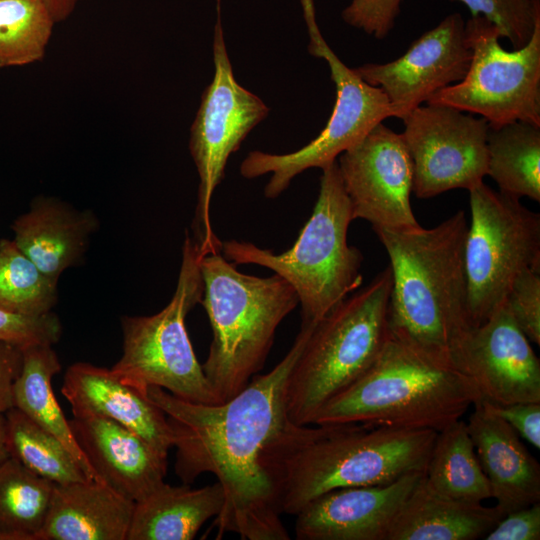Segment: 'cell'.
Masks as SVG:
<instances>
[{
	"label": "cell",
	"instance_id": "f35d334b",
	"mask_svg": "<svg viewBox=\"0 0 540 540\" xmlns=\"http://www.w3.org/2000/svg\"><path fill=\"white\" fill-rule=\"evenodd\" d=\"M55 23L66 20L76 8L80 0H43Z\"/></svg>",
	"mask_w": 540,
	"mask_h": 540
},
{
	"label": "cell",
	"instance_id": "8992f818",
	"mask_svg": "<svg viewBox=\"0 0 540 540\" xmlns=\"http://www.w3.org/2000/svg\"><path fill=\"white\" fill-rule=\"evenodd\" d=\"M321 170L312 214L290 249L275 253L234 239L220 245V253L235 265H259L285 279L298 296L301 324L319 321L363 282V256L347 242L353 216L337 161Z\"/></svg>",
	"mask_w": 540,
	"mask_h": 540
},
{
	"label": "cell",
	"instance_id": "ac0fdd59",
	"mask_svg": "<svg viewBox=\"0 0 540 540\" xmlns=\"http://www.w3.org/2000/svg\"><path fill=\"white\" fill-rule=\"evenodd\" d=\"M69 424L98 479L120 495L137 502L164 482L168 456L132 430L99 416Z\"/></svg>",
	"mask_w": 540,
	"mask_h": 540
},
{
	"label": "cell",
	"instance_id": "277c9868",
	"mask_svg": "<svg viewBox=\"0 0 540 540\" xmlns=\"http://www.w3.org/2000/svg\"><path fill=\"white\" fill-rule=\"evenodd\" d=\"M235 266L220 251L200 259V303L212 330L202 369L219 403L238 394L263 368L278 326L299 305L281 276L248 275Z\"/></svg>",
	"mask_w": 540,
	"mask_h": 540
},
{
	"label": "cell",
	"instance_id": "484cf974",
	"mask_svg": "<svg viewBox=\"0 0 540 540\" xmlns=\"http://www.w3.org/2000/svg\"><path fill=\"white\" fill-rule=\"evenodd\" d=\"M487 175L499 192L540 201V126L513 121L488 127Z\"/></svg>",
	"mask_w": 540,
	"mask_h": 540
},
{
	"label": "cell",
	"instance_id": "d4e9b609",
	"mask_svg": "<svg viewBox=\"0 0 540 540\" xmlns=\"http://www.w3.org/2000/svg\"><path fill=\"white\" fill-rule=\"evenodd\" d=\"M61 363L52 345L22 348V365L13 385L14 407L58 438L73 455L89 479L101 482L78 446L52 387Z\"/></svg>",
	"mask_w": 540,
	"mask_h": 540
},
{
	"label": "cell",
	"instance_id": "d6a6232c",
	"mask_svg": "<svg viewBox=\"0 0 540 540\" xmlns=\"http://www.w3.org/2000/svg\"><path fill=\"white\" fill-rule=\"evenodd\" d=\"M540 271L527 268L511 284L505 305L514 321L529 339L540 344Z\"/></svg>",
	"mask_w": 540,
	"mask_h": 540
},
{
	"label": "cell",
	"instance_id": "5bb4252c",
	"mask_svg": "<svg viewBox=\"0 0 540 540\" xmlns=\"http://www.w3.org/2000/svg\"><path fill=\"white\" fill-rule=\"evenodd\" d=\"M337 165L353 220H366L373 230L420 226L410 202L413 163L401 133L380 122L341 153Z\"/></svg>",
	"mask_w": 540,
	"mask_h": 540
},
{
	"label": "cell",
	"instance_id": "44dd1931",
	"mask_svg": "<svg viewBox=\"0 0 540 540\" xmlns=\"http://www.w3.org/2000/svg\"><path fill=\"white\" fill-rule=\"evenodd\" d=\"M135 502L106 484H55L39 540H126Z\"/></svg>",
	"mask_w": 540,
	"mask_h": 540
},
{
	"label": "cell",
	"instance_id": "7402d4cb",
	"mask_svg": "<svg viewBox=\"0 0 540 540\" xmlns=\"http://www.w3.org/2000/svg\"><path fill=\"white\" fill-rule=\"evenodd\" d=\"M97 220L54 198H37L12 224L18 248L52 281L85 251Z\"/></svg>",
	"mask_w": 540,
	"mask_h": 540
},
{
	"label": "cell",
	"instance_id": "5b68a950",
	"mask_svg": "<svg viewBox=\"0 0 540 540\" xmlns=\"http://www.w3.org/2000/svg\"><path fill=\"white\" fill-rule=\"evenodd\" d=\"M480 399L464 374L390 335L369 369L332 398L313 424L362 423L438 432Z\"/></svg>",
	"mask_w": 540,
	"mask_h": 540
},
{
	"label": "cell",
	"instance_id": "4316f807",
	"mask_svg": "<svg viewBox=\"0 0 540 540\" xmlns=\"http://www.w3.org/2000/svg\"><path fill=\"white\" fill-rule=\"evenodd\" d=\"M424 478L433 490L456 500L482 503L492 498L467 424L461 419L437 432Z\"/></svg>",
	"mask_w": 540,
	"mask_h": 540
},
{
	"label": "cell",
	"instance_id": "8fae6325",
	"mask_svg": "<svg viewBox=\"0 0 540 540\" xmlns=\"http://www.w3.org/2000/svg\"><path fill=\"white\" fill-rule=\"evenodd\" d=\"M216 10L214 76L202 94L189 138V150L199 176L193 239L204 255L220 251L221 240L213 230L210 207L214 191L224 178L228 158L269 113L262 99L235 79L225 45L221 0H216Z\"/></svg>",
	"mask_w": 540,
	"mask_h": 540
},
{
	"label": "cell",
	"instance_id": "30bf717a",
	"mask_svg": "<svg viewBox=\"0 0 540 540\" xmlns=\"http://www.w3.org/2000/svg\"><path fill=\"white\" fill-rule=\"evenodd\" d=\"M301 4L309 32V53L328 63L336 87V100L326 126L307 145L286 154L255 150L242 161L240 173L247 179L271 173L264 188V195L269 199L281 195L305 170L322 169L335 162L341 153L359 142L377 124L393 117L383 91L362 80L323 39L316 23L313 0H301Z\"/></svg>",
	"mask_w": 540,
	"mask_h": 540
},
{
	"label": "cell",
	"instance_id": "d590c367",
	"mask_svg": "<svg viewBox=\"0 0 540 540\" xmlns=\"http://www.w3.org/2000/svg\"><path fill=\"white\" fill-rule=\"evenodd\" d=\"M486 540H539L540 503L509 512L491 529Z\"/></svg>",
	"mask_w": 540,
	"mask_h": 540
},
{
	"label": "cell",
	"instance_id": "cb8c5ba5",
	"mask_svg": "<svg viewBox=\"0 0 540 540\" xmlns=\"http://www.w3.org/2000/svg\"><path fill=\"white\" fill-rule=\"evenodd\" d=\"M224 504L221 485L172 486L165 481L135 502L126 540H192Z\"/></svg>",
	"mask_w": 540,
	"mask_h": 540
},
{
	"label": "cell",
	"instance_id": "52a82bcc",
	"mask_svg": "<svg viewBox=\"0 0 540 540\" xmlns=\"http://www.w3.org/2000/svg\"><path fill=\"white\" fill-rule=\"evenodd\" d=\"M391 285L388 266L314 324L287 381L291 423L313 424L319 411L373 364L391 335Z\"/></svg>",
	"mask_w": 540,
	"mask_h": 540
},
{
	"label": "cell",
	"instance_id": "e0dca14e",
	"mask_svg": "<svg viewBox=\"0 0 540 540\" xmlns=\"http://www.w3.org/2000/svg\"><path fill=\"white\" fill-rule=\"evenodd\" d=\"M424 473H408L387 484L339 488L314 498L295 515L296 539L386 540Z\"/></svg>",
	"mask_w": 540,
	"mask_h": 540
},
{
	"label": "cell",
	"instance_id": "9c48e42d",
	"mask_svg": "<svg viewBox=\"0 0 540 540\" xmlns=\"http://www.w3.org/2000/svg\"><path fill=\"white\" fill-rule=\"evenodd\" d=\"M469 193L464 263L470 328L486 322L504 304L521 271H540V215L483 181Z\"/></svg>",
	"mask_w": 540,
	"mask_h": 540
},
{
	"label": "cell",
	"instance_id": "ffe728a7",
	"mask_svg": "<svg viewBox=\"0 0 540 540\" xmlns=\"http://www.w3.org/2000/svg\"><path fill=\"white\" fill-rule=\"evenodd\" d=\"M467 429L476 456L504 515L540 501V465L519 435L482 399L473 404Z\"/></svg>",
	"mask_w": 540,
	"mask_h": 540
},
{
	"label": "cell",
	"instance_id": "6da1fadb",
	"mask_svg": "<svg viewBox=\"0 0 540 540\" xmlns=\"http://www.w3.org/2000/svg\"><path fill=\"white\" fill-rule=\"evenodd\" d=\"M314 324H301L283 359L222 403H194L157 386L147 388L172 430L177 476L191 484L212 473L223 489L224 504L214 522L218 539L229 532L243 540L290 539L262 458L290 422L287 381Z\"/></svg>",
	"mask_w": 540,
	"mask_h": 540
},
{
	"label": "cell",
	"instance_id": "d6986e66",
	"mask_svg": "<svg viewBox=\"0 0 540 540\" xmlns=\"http://www.w3.org/2000/svg\"><path fill=\"white\" fill-rule=\"evenodd\" d=\"M73 417L99 416L132 430L168 456L173 434L165 413L147 393L120 379L112 370L77 362L67 368L61 388Z\"/></svg>",
	"mask_w": 540,
	"mask_h": 540
},
{
	"label": "cell",
	"instance_id": "603a6c76",
	"mask_svg": "<svg viewBox=\"0 0 540 540\" xmlns=\"http://www.w3.org/2000/svg\"><path fill=\"white\" fill-rule=\"evenodd\" d=\"M503 517L496 506L439 494L423 475L394 518L386 540H475L484 538Z\"/></svg>",
	"mask_w": 540,
	"mask_h": 540
},
{
	"label": "cell",
	"instance_id": "7a4b0ae2",
	"mask_svg": "<svg viewBox=\"0 0 540 540\" xmlns=\"http://www.w3.org/2000/svg\"><path fill=\"white\" fill-rule=\"evenodd\" d=\"M436 436L433 429L289 422L265 449L262 463L280 513L296 515L331 490L425 472Z\"/></svg>",
	"mask_w": 540,
	"mask_h": 540
},
{
	"label": "cell",
	"instance_id": "3957f363",
	"mask_svg": "<svg viewBox=\"0 0 540 540\" xmlns=\"http://www.w3.org/2000/svg\"><path fill=\"white\" fill-rule=\"evenodd\" d=\"M467 230L463 211L430 229L374 230L390 259L391 336L425 358L452 368V350L469 328L464 263Z\"/></svg>",
	"mask_w": 540,
	"mask_h": 540
},
{
	"label": "cell",
	"instance_id": "1f68e13d",
	"mask_svg": "<svg viewBox=\"0 0 540 540\" xmlns=\"http://www.w3.org/2000/svg\"><path fill=\"white\" fill-rule=\"evenodd\" d=\"M465 4L472 16H484L507 38L514 49L525 46L530 40L540 0H451Z\"/></svg>",
	"mask_w": 540,
	"mask_h": 540
},
{
	"label": "cell",
	"instance_id": "9a60e30c",
	"mask_svg": "<svg viewBox=\"0 0 540 540\" xmlns=\"http://www.w3.org/2000/svg\"><path fill=\"white\" fill-rule=\"evenodd\" d=\"M452 366L494 405L540 403V361L505 303L455 344Z\"/></svg>",
	"mask_w": 540,
	"mask_h": 540
},
{
	"label": "cell",
	"instance_id": "ba28073f",
	"mask_svg": "<svg viewBox=\"0 0 540 540\" xmlns=\"http://www.w3.org/2000/svg\"><path fill=\"white\" fill-rule=\"evenodd\" d=\"M202 256L187 233L176 289L167 306L154 315L125 316L121 320L123 352L111 370L141 392L157 386L185 401L219 403L185 326L187 314L203 294Z\"/></svg>",
	"mask_w": 540,
	"mask_h": 540
},
{
	"label": "cell",
	"instance_id": "7c38bea8",
	"mask_svg": "<svg viewBox=\"0 0 540 540\" xmlns=\"http://www.w3.org/2000/svg\"><path fill=\"white\" fill-rule=\"evenodd\" d=\"M465 36L472 50L466 76L426 103L478 114L491 126L513 121L540 126V14L530 40L519 49L502 48L499 30L481 15L465 22Z\"/></svg>",
	"mask_w": 540,
	"mask_h": 540
},
{
	"label": "cell",
	"instance_id": "836d02e7",
	"mask_svg": "<svg viewBox=\"0 0 540 540\" xmlns=\"http://www.w3.org/2000/svg\"><path fill=\"white\" fill-rule=\"evenodd\" d=\"M62 335V325L58 316L48 312L31 316L12 313L0 309V341L19 348L30 345H53Z\"/></svg>",
	"mask_w": 540,
	"mask_h": 540
},
{
	"label": "cell",
	"instance_id": "83f0119b",
	"mask_svg": "<svg viewBox=\"0 0 540 540\" xmlns=\"http://www.w3.org/2000/svg\"><path fill=\"white\" fill-rule=\"evenodd\" d=\"M54 485L11 456L0 465V540H39Z\"/></svg>",
	"mask_w": 540,
	"mask_h": 540
},
{
	"label": "cell",
	"instance_id": "e575fe53",
	"mask_svg": "<svg viewBox=\"0 0 540 540\" xmlns=\"http://www.w3.org/2000/svg\"><path fill=\"white\" fill-rule=\"evenodd\" d=\"M402 1L352 0L342 11V19L376 39H383L393 29Z\"/></svg>",
	"mask_w": 540,
	"mask_h": 540
},
{
	"label": "cell",
	"instance_id": "2e32d148",
	"mask_svg": "<svg viewBox=\"0 0 540 540\" xmlns=\"http://www.w3.org/2000/svg\"><path fill=\"white\" fill-rule=\"evenodd\" d=\"M471 60L465 21L455 12L413 41L399 58L352 69L366 83L383 91L393 117L402 120L439 90L463 80Z\"/></svg>",
	"mask_w": 540,
	"mask_h": 540
},
{
	"label": "cell",
	"instance_id": "74e56055",
	"mask_svg": "<svg viewBox=\"0 0 540 540\" xmlns=\"http://www.w3.org/2000/svg\"><path fill=\"white\" fill-rule=\"evenodd\" d=\"M22 365V349L0 341V413L14 407L13 385Z\"/></svg>",
	"mask_w": 540,
	"mask_h": 540
},
{
	"label": "cell",
	"instance_id": "4fadbf2b",
	"mask_svg": "<svg viewBox=\"0 0 540 540\" xmlns=\"http://www.w3.org/2000/svg\"><path fill=\"white\" fill-rule=\"evenodd\" d=\"M402 121L418 198L457 188L470 190L483 181L487 175L486 119L449 105L426 103Z\"/></svg>",
	"mask_w": 540,
	"mask_h": 540
},
{
	"label": "cell",
	"instance_id": "8d00e7d4",
	"mask_svg": "<svg viewBox=\"0 0 540 540\" xmlns=\"http://www.w3.org/2000/svg\"><path fill=\"white\" fill-rule=\"evenodd\" d=\"M491 412L503 419L519 436L540 448V403L494 405L483 400Z\"/></svg>",
	"mask_w": 540,
	"mask_h": 540
},
{
	"label": "cell",
	"instance_id": "f1b7e54d",
	"mask_svg": "<svg viewBox=\"0 0 540 540\" xmlns=\"http://www.w3.org/2000/svg\"><path fill=\"white\" fill-rule=\"evenodd\" d=\"M5 415L11 457L34 474L55 484L89 480L58 438L15 407Z\"/></svg>",
	"mask_w": 540,
	"mask_h": 540
},
{
	"label": "cell",
	"instance_id": "f546056e",
	"mask_svg": "<svg viewBox=\"0 0 540 540\" xmlns=\"http://www.w3.org/2000/svg\"><path fill=\"white\" fill-rule=\"evenodd\" d=\"M54 24L43 0H0V67L41 60Z\"/></svg>",
	"mask_w": 540,
	"mask_h": 540
},
{
	"label": "cell",
	"instance_id": "4dcf8cb0",
	"mask_svg": "<svg viewBox=\"0 0 540 540\" xmlns=\"http://www.w3.org/2000/svg\"><path fill=\"white\" fill-rule=\"evenodd\" d=\"M56 285L14 240L0 239V309L31 316L51 312L57 301Z\"/></svg>",
	"mask_w": 540,
	"mask_h": 540
},
{
	"label": "cell",
	"instance_id": "ab89813d",
	"mask_svg": "<svg viewBox=\"0 0 540 540\" xmlns=\"http://www.w3.org/2000/svg\"><path fill=\"white\" fill-rule=\"evenodd\" d=\"M10 457L5 413H0V465Z\"/></svg>",
	"mask_w": 540,
	"mask_h": 540
}]
</instances>
